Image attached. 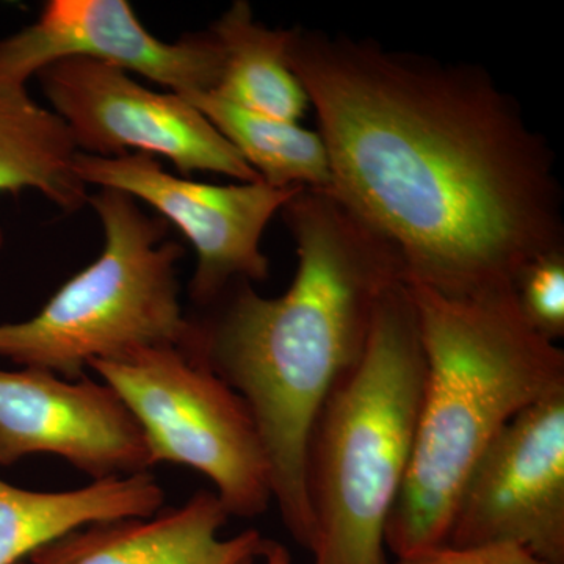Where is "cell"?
<instances>
[{
  "instance_id": "1",
  "label": "cell",
  "mask_w": 564,
  "mask_h": 564,
  "mask_svg": "<svg viewBox=\"0 0 564 564\" xmlns=\"http://www.w3.org/2000/svg\"><path fill=\"white\" fill-rule=\"evenodd\" d=\"M289 65L317 115L329 192L447 296L513 289L564 248L554 152L485 68L291 29Z\"/></svg>"
},
{
  "instance_id": "2",
  "label": "cell",
  "mask_w": 564,
  "mask_h": 564,
  "mask_svg": "<svg viewBox=\"0 0 564 564\" xmlns=\"http://www.w3.org/2000/svg\"><path fill=\"white\" fill-rule=\"evenodd\" d=\"M280 214L299 269L267 299L234 284L191 318L185 351L243 397L261 434L273 502L293 540L310 551L307 444L323 403L361 361L378 303L406 280L399 252L326 188H303Z\"/></svg>"
},
{
  "instance_id": "3",
  "label": "cell",
  "mask_w": 564,
  "mask_h": 564,
  "mask_svg": "<svg viewBox=\"0 0 564 564\" xmlns=\"http://www.w3.org/2000/svg\"><path fill=\"white\" fill-rule=\"evenodd\" d=\"M406 281L425 381L413 454L386 527L397 560L445 543L486 447L514 415L564 389V351L527 323L513 289L447 296Z\"/></svg>"
},
{
  "instance_id": "4",
  "label": "cell",
  "mask_w": 564,
  "mask_h": 564,
  "mask_svg": "<svg viewBox=\"0 0 564 564\" xmlns=\"http://www.w3.org/2000/svg\"><path fill=\"white\" fill-rule=\"evenodd\" d=\"M425 381L408 281L384 293L358 366L315 419L306 458L314 564H389L386 527L399 499Z\"/></svg>"
},
{
  "instance_id": "5",
  "label": "cell",
  "mask_w": 564,
  "mask_h": 564,
  "mask_svg": "<svg viewBox=\"0 0 564 564\" xmlns=\"http://www.w3.org/2000/svg\"><path fill=\"white\" fill-rule=\"evenodd\" d=\"M88 204L102 226L101 252L39 314L0 323V358L79 380L99 359L154 345L182 347L187 339L191 317L177 281L185 250L166 242L169 223L111 188L88 196Z\"/></svg>"
},
{
  "instance_id": "6",
  "label": "cell",
  "mask_w": 564,
  "mask_h": 564,
  "mask_svg": "<svg viewBox=\"0 0 564 564\" xmlns=\"http://www.w3.org/2000/svg\"><path fill=\"white\" fill-rule=\"evenodd\" d=\"M137 419L152 466L209 478L229 516L256 518L273 502L269 462L240 393L180 345L135 348L90 364Z\"/></svg>"
},
{
  "instance_id": "7",
  "label": "cell",
  "mask_w": 564,
  "mask_h": 564,
  "mask_svg": "<svg viewBox=\"0 0 564 564\" xmlns=\"http://www.w3.org/2000/svg\"><path fill=\"white\" fill-rule=\"evenodd\" d=\"M36 79L82 154L109 159L133 151L169 159L184 176L204 172L261 181L202 111L176 93L152 91L126 70L90 58L52 63Z\"/></svg>"
},
{
  "instance_id": "8",
  "label": "cell",
  "mask_w": 564,
  "mask_h": 564,
  "mask_svg": "<svg viewBox=\"0 0 564 564\" xmlns=\"http://www.w3.org/2000/svg\"><path fill=\"white\" fill-rule=\"evenodd\" d=\"M76 173L85 185L128 193L173 223L198 256L191 281L192 302L212 306L239 282L269 278L261 250L263 231L302 187L274 188L265 182L204 184L165 172L147 154L95 158L77 154Z\"/></svg>"
},
{
  "instance_id": "9",
  "label": "cell",
  "mask_w": 564,
  "mask_h": 564,
  "mask_svg": "<svg viewBox=\"0 0 564 564\" xmlns=\"http://www.w3.org/2000/svg\"><path fill=\"white\" fill-rule=\"evenodd\" d=\"M494 543L564 564V389L514 415L464 481L444 544Z\"/></svg>"
},
{
  "instance_id": "10",
  "label": "cell",
  "mask_w": 564,
  "mask_h": 564,
  "mask_svg": "<svg viewBox=\"0 0 564 564\" xmlns=\"http://www.w3.org/2000/svg\"><path fill=\"white\" fill-rule=\"evenodd\" d=\"M90 58L133 70L170 93L214 91L223 51L210 32L165 43L126 0H50L28 28L0 40V85L25 88L52 63Z\"/></svg>"
},
{
  "instance_id": "11",
  "label": "cell",
  "mask_w": 564,
  "mask_h": 564,
  "mask_svg": "<svg viewBox=\"0 0 564 564\" xmlns=\"http://www.w3.org/2000/svg\"><path fill=\"white\" fill-rule=\"evenodd\" d=\"M55 455L93 481L150 473L143 430L118 392L85 377L0 370V466Z\"/></svg>"
},
{
  "instance_id": "12",
  "label": "cell",
  "mask_w": 564,
  "mask_h": 564,
  "mask_svg": "<svg viewBox=\"0 0 564 564\" xmlns=\"http://www.w3.org/2000/svg\"><path fill=\"white\" fill-rule=\"evenodd\" d=\"M229 514L217 494H193L180 507L148 518L118 519L74 530L29 556L28 564H245L267 541L256 529L221 538Z\"/></svg>"
},
{
  "instance_id": "13",
  "label": "cell",
  "mask_w": 564,
  "mask_h": 564,
  "mask_svg": "<svg viewBox=\"0 0 564 564\" xmlns=\"http://www.w3.org/2000/svg\"><path fill=\"white\" fill-rule=\"evenodd\" d=\"M154 475L106 478L70 491H31L0 480V564H20L74 530L161 511Z\"/></svg>"
},
{
  "instance_id": "14",
  "label": "cell",
  "mask_w": 564,
  "mask_h": 564,
  "mask_svg": "<svg viewBox=\"0 0 564 564\" xmlns=\"http://www.w3.org/2000/svg\"><path fill=\"white\" fill-rule=\"evenodd\" d=\"M79 154L68 126L33 101L25 88L0 85V193L40 192L65 214L88 203L76 173ZM6 243L0 228V250Z\"/></svg>"
},
{
  "instance_id": "15",
  "label": "cell",
  "mask_w": 564,
  "mask_h": 564,
  "mask_svg": "<svg viewBox=\"0 0 564 564\" xmlns=\"http://www.w3.org/2000/svg\"><path fill=\"white\" fill-rule=\"evenodd\" d=\"M223 51L218 98L267 117L299 122L310 98L289 65L291 29L254 20L247 0H237L209 31Z\"/></svg>"
},
{
  "instance_id": "16",
  "label": "cell",
  "mask_w": 564,
  "mask_h": 564,
  "mask_svg": "<svg viewBox=\"0 0 564 564\" xmlns=\"http://www.w3.org/2000/svg\"><path fill=\"white\" fill-rule=\"evenodd\" d=\"M180 96L202 111L265 184L274 188L332 187L328 151L318 132L234 106L212 91Z\"/></svg>"
},
{
  "instance_id": "17",
  "label": "cell",
  "mask_w": 564,
  "mask_h": 564,
  "mask_svg": "<svg viewBox=\"0 0 564 564\" xmlns=\"http://www.w3.org/2000/svg\"><path fill=\"white\" fill-rule=\"evenodd\" d=\"M519 311L527 323L556 343L564 336V248L545 252L519 272L513 282Z\"/></svg>"
},
{
  "instance_id": "18",
  "label": "cell",
  "mask_w": 564,
  "mask_h": 564,
  "mask_svg": "<svg viewBox=\"0 0 564 564\" xmlns=\"http://www.w3.org/2000/svg\"><path fill=\"white\" fill-rule=\"evenodd\" d=\"M395 564H545L522 545L513 543H494L470 545V547H452L437 545L426 549Z\"/></svg>"
},
{
  "instance_id": "19",
  "label": "cell",
  "mask_w": 564,
  "mask_h": 564,
  "mask_svg": "<svg viewBox=\"0 0 564 564\" xmlns=\"http://www.w3.org/2000/svg\"><path fill=\"white\" fill-rule=\"evenodd\" d=\"M245 564H292V556L284 545L269 540L261 558Z\"/></svg>"
},
{
  "instance_id": "20",
  "label": "cell",
  "mask_w": 564,
  "mask_h": 564,
  "mask_svg": "<svg viewBox=\"0 0 564 564\" xmlns=\"http://www.w3.org/2000/svg\"><path fill=\"white\" fill-rule=\"evenodd\" d=\"M20 564H28V560H25V562H22V563H20Z\"/></svg>"
}]
</instances>
